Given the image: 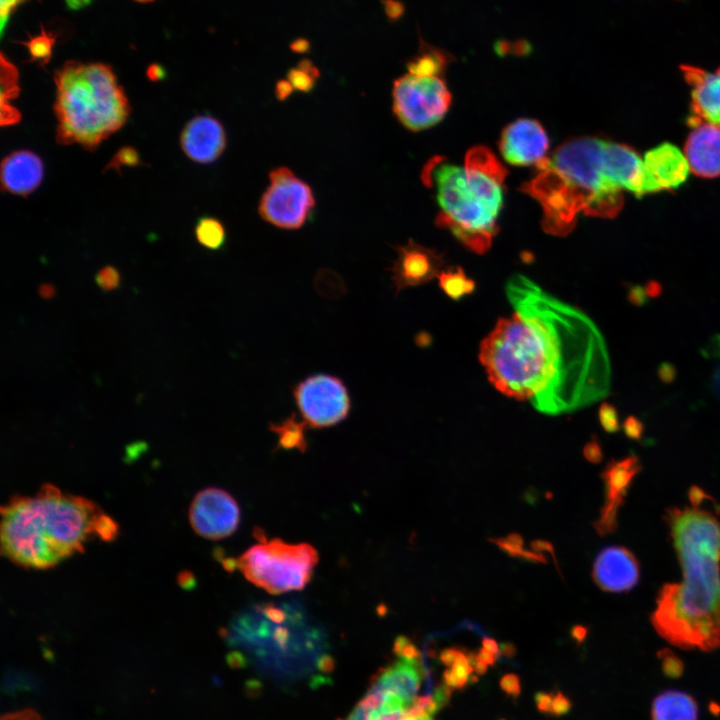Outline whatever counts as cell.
I'll list each match as a JSON object with an SVG mask.
<instances>
[{
  "mask_svg": "<svg viewBox=\"0 0 720 720\" xmlns=\"http://www.w3.org/2000/svg\"><path fill=\"white\" fill-rule=\"evenodd\" d=\"M505 292L513 312L499 318L479 346L495 389L553 416L604 398L610 363L591 319L523 275H513Z\"/></svg>",
  "mask_w": 720,
  "mask_h": 720,
  "instance_id": "1",
  "label": "cell"
},
{
  "mask_svg": "<svg viewBox=\"0 0 720 720\" xmlns=\"http://www.w3.org/2000/svg\"><path fill=\"white\" fill-rule=\"evenodd\" d=\"M540 173L521 190L542 206L546 232L565 236L576 216L615 217L623 191L642 196V158L630 146L596 137H578L558 146L536 164Z\"/></svg>",
  "mask_w": 720,
  "mask_h": 720,
  "instance_id": "2",
  "label": "cell"
},
{
  "mask_svg": "<svg viewBox=\"0 0 720 720\" xmlns=\"http://www.w3.org/2000/svg\"><path fill=\"white\" fill-rule=\"evenodd\" d=\"M683 579L659 590L651 622L682 649L720 647V520L707 510L671 508L665 516Z\"/></svg>",
  "mask_w": 720,
  "mask_h": 720,
  "instance_id": "3",
  "label": "cell"
},
{
  "mask_svg": "<svg viewBox=\"0 0 720 720\" xmlns=\"http://www.w3.org/2000/svg\"><path fill=\"white\" fill-rule=\"evenodd\" d=\"M118 524L96 503L46 483L32 496L17 495L1 508L2 554L16 565L47 569L83 552L92 538L110 542Z\"/></svg>",
  "mask_w": 720,
  "mask_h": 720,
  "instance_id": "4",
  "label": "cell"
},
{
  "mask_svg": "<svg viewBox=\"0 0 720 720\" xmlns=\"http://www.w3.org/2000/svg\"><path fill=\"white\" fill-rule=\"evenodd\" d=\"M54 82L58 144L94 151L126 123L129 100L109 65L68 61Z\"/></svg>",
  "mask_w": 720,
  "mask_h": 720,
  "instance_id": "5",
  "label": "cell"
},
{
  "mask_svg": "<svg viewBox=\"0 0 720 720\" xmlns=\"http://www.w3.org/2000/svg\"><path fill=\"white\" fill-rule=\"evenodd\" d=\"M426 185L435 183L442 211L436 218L439 226L449 228L467 248L485 253L496 234V216L482 203L469 186L464 168L441 164L432 159L423 169Z\"/></svg>",
  "mask_w": 720,
  "mask_h": 720,
  "instance_id": "6",
  "label": "cell"
},
{
  "mask_svg": "<svg viewBox=\"0 0 720 720\" xmlns=\"http://www.w3.org/2000/svg\"><path fill=\"white\" fill-rule=\"evenodd\" d=\"M318 559L310 544H290L276 538L252 546L236 560L237 569L249 582L268 593L281 594L302 590Z\"/></svg>",
  "mask_w": 720,
  "mask_h": 720,
  "instance_id": "7",
  "label": "cell"
},
{
  "mask_svg": "<svg viewBox=\"0 0 720 720\" xmlns=\"http://www.w3.org/2000/svg\"><path fill=\"white\" fill-rule=\"evenodd\" d=\"M451 94L442 75L406 73L392 88V109L398 121L411 131L434 126L443 119Z\"/></svg>",
  "mask_w": 720,
  "mask_h": 720,
  "instance_id": "8",
  "label": "cell"
},
{
  "mask_svg": "<svg viewBox=\"0 0 720 720\" xmlns=\"http://www.w3.org/2000/svg\"><path fill=\"white\" fill-rule=\"evenodd\" d=\"M269 181L258 204L260 217L281 229L302 227L315 207L311 186L284 166L271 170Z\"/></svg>",
  "mask_w": 720,
  "mask_h": 720,
  "instance_id": "9",
  "label": "cell"
},
{
  "mask_svg": "<svg viewBox=\"0 0 720 720\" xmlns=\"http://www.w3.org/2000/svg\"><path fill=\"white\" fill-rule=\"evenodd\" d=\"M292 396L308 428L334 427L348 418L352 408L344 381L328 373L305 377L292 387Z\"/></svg>",
  "mask_w": 720,
  "mask_h": 720,
  "instance_id": "10",
  "label": "cell"
},
{
  "mask_svg": "<svg viewBox=\"0 0 720 720\" xmlns=\"http://www.w3.org/2000/svg\"><path fill=\"white\" fill-rule=\"evenodd\" d=\"M192 529L211 540L232 535L240 523V509L236 500L223 489L209 487L199 491L189 508Z\"/></svg>",
  "mask_w": 720,
  "mask_h": 720,
  "instance_id": "11",
  "label": "cell"
},
{
  "mask_svg": "<svg viewBox=\"0 0 720 720\" xmlns=\"http://www.w3.org/2000/svg\"><path fill=\"white\" fill-rule=\"evenodd\" d=\"M467 182L487 209L497 217L503 205L505 167L485 146L471 148L465 156Z\"/></svg>",
  "mask_w": 720,
  "mask_h": 720,
  "instance_id": "12",
  "label": "cell"
},
{
  "mask_svg": "<svg viewBox=\"0 0 720 720\" xmlns=\"http://www.w3.org/2000/svg\"><path fill=\"white\" fill-rule=\"evenodd\" d=\"M689 171L684 152L671 143L659 144L642 158V196L680 187Z\"/></svg>",
  "mask_w": 720,
  "mask_h": 720,
  "instance_id": "13",
  "label": "cell"
},
{
  "mask_svg": "<svg viewBox=\"0 0 720 720\" xmlns=\"http://www.w3.org/2000/svg\"><path fill=\"white\" fill-rule=\"evenodd\" d=\"M641 464L635 455L621 460L610 461L601 473L605 485V502L599 518L593 523L600 536L613 533L617 529L619 508L623 505L633 479L639 473Z\"/></svg>",
  "mask_w": 720,
  "mask_h": 720,
  "instance_id": "14",
  "label": "cell"
},
{
  "mask_svg": "<svg viewBox=\"0 0 720 720\" xmlns=\"http://www.w3.org/2000/svg\"><path fill=\"white\" fill-rule=\"evenodd\" d=\"M396 250L397 258L389 268L395 295L407 287L419 286L437 277L445 263L442 254L415 243L412 239L407 244L396 247Z\"/></svg>",
  "mask_w": 720,
  "mask_h": 720,
  "instance_id": "15",
  "label": "cell"
},
{
  "mask_svg": "<svg viewBox=\"0 0 720 720\" xmlns=\"http://www.w3.org/2000/svg\"><path fill=\"white\" fill-rule=\"evenodd\" d=\"M549 147L542 125L532 119H518L506 126L501 134L499 148L503 158L515 166L537 164Z\"/></svg>",
  "mask_w": 720,
  "mask_h": 720,
  "instance_id": "16",
  "label": "cell"
},
{
  "mask_svg": "<svg viewBox=\"0 0 720 720\" xmlns=\"http://www.w3.org/2000/svg\"><path fill=\"white\" fill-rule=\"evenodd\" d=\"M226 131L222 123L211 115H197L190 119L180 134V146L192 161L209 164L225 151Z\"/></svg>",
  "mask_w": 720,
  "mask_h": 720,
  "instance_id": "17",
  "label": "cell"
},
{
  "mask_svg": "<svg viewBox=\"0 0 720 720\" xmlns=\"http://www.w3.org/2000/svg\"><path fill=\"white\" fill-rule=\"evenodd\" d=\"M680 70L691 92L689 126L709 123L720 128V66L713 72L691 65Z\"/></svg>",
  "mask_w": 720,
  "mask_h": 720,
  "instance_id": "18",
  "label": "cell"
},
{
  "mask_svg": "<svg viewBox=\"0 0 720 720\" xmlns=\"http://www.w3.org/2000/svg\"><path fill=\"white\" fill-rule=\"evenodd\" d=\"M640 577L636 556L626 547L603 548L593 563L592 578L606 592H625L634 588Z\"/></svg>",
  "mask_w": 720,
  "mask_h": 720,
  "instance_id": "19",
  "label": "cell"
},
{
  "mask_svg": "<svg viewBox=\"0 0 720 720\" xmlns=\"http://www.w3.org/2000/svg\"><path fill=\"white\" fill-rule=\"evenodd\" d=\"M43 177V161L33 151H13L1 162V186L11 194L27 197L40 186Z\"/></svg>",
  "mask_w": 720,
  "mask_h": 720,
  "instance_id": "20",
  "label": "cell"
},
{
  "mask_svg": "<svg viewBox=\"0 0 720 720\" xmlns=\"http://www.w3.org/2000/svg\"><path fill=\"white\" fill-rule=\"evenodd\" d=\"M684 154L690 171L703 178L720 176V128L699 123L692 127Z\"/></svg>",
  "mask_w": 720,
  "mask_h": 720,
  "instance_id": "21",
  "label": "cell"
},
{
  "mask_svg": "<svg viewBox=\"0 0 720 720\" xmlns=\"http://www.w3.org/2000/svg\"><path fill=\"white\" fill-rule=\"evenodd\" d=\"M411 708L401 696L373 681L344 720H406Z\"/></svg>",
  "mask_w": 720,
  "mask_h": 720,
  "instance_id": "22",
  "label": "cell"
},
{
  "mask_svg": "<svg viewBox=\"0 0 720 720\" xmlns=\"http://www.w3.org/2000/svg\"><path fill=\"white\" fill-rule=\"evenodd\" d=\"M696 700L686 692L666 690L652 701L651 720H698Z\"/></svg>",
  "mask_w": 720,
  "mask_h": 720,
  "instance_id": "23",
  "label": "cell"
},
{
  "mask_svg": "<svg viewBox=\"0 0 720 720\" xmlns=\"http://www.w3.org/2000/svg\"><path fill=\"white\" fill-rule=\"evenodd\" d=\"M307 429L306 422L299 419L295 412L281 422L268 424V430L277 436L275 450H298L300 453H305L308 447Z\"/></svg>",
  "mask_w": 720,
  "mask_h": 720,
  "instance_id": "24",
  "label": "cell"
},
{
  "mask_svg": "<svg viewBox=\"0 0 720 720\" xmlns=\"http://www.w3.org/2000/svg\"><path fill=\"white\" fill-rule=\"evenodd\" d=\"M1 125H15L21 120L19 110L11 104L20 91L17 68L1 55Z\"/></svg>",
  "mask_w": 720,
  "mask_h": 720,
  "instance_id": "25",
  "label": "cell"
},
{
  "mask_svg": "<svg viewBox=\"0 0 720 720\" xmlns=\"http://www.w3.org/2000/svg\"><path fill=\"white\" fill-rule=\"evenodd\" d=\"M437 278L440 289L455 301L472 294L476 288L474 280L469 278L461 267L442 270Z\"/></svg>",
  "mask_w": 720,
  "mask_h": 720,
  "instance_id": "26",
  "label": "cell"
},
{
  "mask_svg": "<svg viewBox=\"0 0 720 720\" xmlns=\"http://www.w3.org/2000/svg\"><path fill=\"white\" fill-rule=\"evenodd\" d=\"M195 237L200 245L209 250H219L226 243L223 223L211 216L199 217L195 225Z\"/></svg>",
  "mask_w": 720,
  "mask_h": 720,
  "instance_id": "27",
  "label": "cell"
},
{
  "mask_svg": "<svg viewBox=\"0 0 720 720\" xmlns=\"http://www.w3.org/2000/svg\"><path fill=\"white\" fill-rule=\"evenodd\" d=\"M448 64L446 55L437 49H423L408 64L409 73L417 75H444Z\"/></svg>",
  "mask_w": 720,
  "mask_h": 720,
  "instance_id": "28",
  "label": "cell"
},
{
  "mask_svg": "<svg viewBox=\"0 0 720 720\" xmlns=\"http://www.w3.org/2000/svg\"><path fill=\"white\" fill-rule=\"evenodd\" d=\"M319 77V71L309 61H302L287 73V79L295 90L310 92Z\"/></svg>",
  "mask_w": 720,
  "mask_h": 720,
  "instance_id": "29",
  "label": "cell"
},
{
  "mask_svg": "<svg viewBox=\"0 0 720 720\" xmlns=\"http://www.w3.org/2000/svg\"><path fill=\"white\" fill-rule=\"evenodd\" d=\"M54 43V37L43 31L41 34L30 38V40L25 42L24 45L27 46L31 60L44 65L51 58Z\"/></svg>",
  "mask_w": 720,
  "mask_h": 720,
  "instance_id": "30",
  "label": "cell"
},
{
  "mask_svg": "<svg viewBox=\"0 0 720 720\" xmlns=\"http://www.w3.org/2000/svg\"><path fill=\"white\" fill-rule=\"evenodd\" d=\"M143 165L138 151L132 146H123L120 148L111 160L104 167L103 172L107 170H116L121 173L122 167H135Z\"/></svg>",
  "mask_w": 720,
  "mask_h": 720,
  "instance_id": "31",
  "label": "cell"
},
{
  "mask_svg": "<svg viewBox=\"0 0 720 720\" xmlns=\"http://www.w3.org/2000/svg\"><path fill=\"white\" fill-rule=\"evenodd\" d=\"M657 656L661 662L662 672L666 677L677 679L683 674L684 664L682 660L670 649H661L658 651Z\"/></svg>",
  "mask_w": 720,
  "mask_h": 720,
  "instance_id": "32",
  "label": "cell"
},
{
  "mask_svg": "<svg viewBox=\"0 0 720 720\" xmlns=\"http://www.w3.org/2000/svg\"><path fill=\"white\" fill-rule=\"evenodd\" d=\"M489 540L511 557L522 559L525 550L523 549L524 541L521 535L511 533L504 538H491Z\"/></svg>",
  "mask_w": 720,
  "mask_h": 720,
  "instance_id": "33",
  "label": "cell"
},
{
  "mask_svg": "<svg viewBox=\"0 0 720 720\" xmlns=\"http://www.w3.org/2000/svg\"><path fill=\"white\" fill-rule=\"evenodd\" d=\"M598 417L602 428L609 433L617 432L620 428L617 409L610 403L604 402L598 410Z\"/></svg>",
  "mask_w": 720,
  "mask_h": 720,
  "instance_id": "34",
  "label": "cell"
},
{
  "mask_svg": "<svg viewBox=\"0 0 720 720\" xmlns=\"http://www.w3.org/2000/svg\"><path fill=\"white\" fill-rule=\"evenodd\" d=\"M95 281L104 291L116 289L120 284L119 271L113 266H105L98 271Z\"/></svg>",
  "mask_w": 720,
  "mask_h": 720,
  "instance_id": "35",
  "label": "cell"
},
{
  "mask_svg": "<svg viewBox=\"0 0 720 720\" xmlns=\"http://www.w3.org/2000/svg\"><path fill=\"white\" fill-rule=\"evenodd\" d=\"M500 688L509 696H519L521 692L519 677L511 673L504 675L500 680Z\"/></svg>",
  "mask_w": 720,
  "mask_h": 720,
  "instance_id": "36",
  "label": "cell"
},
{
  "mask_svg": "<svg viewBox=\"0 0 720 720\" xmlns=\"http://www.w3.org/2000/svg\"><path fill=\"white\" fill-rule=\"evenodd\" d=\"M572 707L570 699L562 692H558L553 696L551 714L554 716H562L567 714Z\"/></svg>",
  "mask_w": 720,
  "mask_h": 720,
  "instance_id": "37",
  "label": "cell"
},
{
  "mask_svg": "<svg viewBox=\"0 0 720 720\" xmlns=\"http://www.w3.org/2000/svg\"><path fill=\"white\" fill-rule=\"evenodd\" d=\"M26 1L28 0H0V24L2 34L11 14L16 10V8H18L19 5Z\"/></svg>",
  "mask_w": 720,
  "mask_h": 720,
  "instance_id": "38",
  "label": "cell"
},
{
  "mask_svg": "<svg viewBox=\"0 0 720 720\" xmlns=\"http://www.w3.org/2000/svg\"><path fill=\"white\" fill-rule=\"evenodd\" d=\"M583 455L590 463L597 464L602 460V449L598 440L594 436L584 446Z\"/></svg>",
  "mask_w": 720,
  "mask_h": 720,
  "instance_id": "39",
  "label": "cell"
},
{
  "mask_svg": "<svg viewBox=\"0 0 720 720\" xmlns=\"http://www.w3.org/2000/svg\"><path fill=\"white\" fill-rule=\"evenodd\" d=\"M625 435L633 440H639L643 434V424L634 416H629L623 424Z\"/></svg>",
  "mask_w": 720,
  "mask_h": 720,
  "instance_id": "40",
  "label": "cell"
},
{
  "mask_svg": "<svg viewBox=\"0 0 720 720\" xmlns=\"http://www.w3.org/2000/svg\"><path fill=\"white\" fill-rule=\"evenodd\" d=\"M1 720H43L42 717L32 709H23L9 712L2 716Z\"/></svg>",
  "mask_w": 720,
  "mask_h": 720,
  "instance_id": "41",
  "label": "cell"
},
{
  "mask_svg": "<svg viewBox=\"0 0 720 720\" xmlns=\"http://www.w3.org/2000/svg\"><path fill=\"white\" fill-rule=\"evenodd\" d=\"M464 653L465 651L463 649L454 647L445 648L440 651L439 660L446 666H452Z\"/></svg>",
  "mask_w": 720,
  "mask_h": 720,
  "instance_id": "42",
  "label": "cell"
},
{
  "mask_svg": "<svg viewBox=\"0 0 720 720\" xmlns=\"http://www.w3.org/2000/svg\"><path fill=\"white\" fill-rule=\"evenodd\" d=\"M553 694L547 692H537L535 694V703L539 712L551 713Z\"/></svg>",
  "mask_w": 720,
  "mask_h": 720,
  "instance_id": "43",
  "label": "cell"
},
{
  "mask_svg": "<svg viewBox=\"0 0 720 720\" xmlns=\"http://www.w3.org/2000/svg\"><path fill=\"white\" fill-rule=\"evenodd\" d=\"M530 547L533 551L541 553V554H542V552H549L553 556L554 563H555L557 569L559 570L555 552H554V548L550 542L545 541V540H534L531 542Z\"/></svg>",
  "mask_w": 720,
  "mask_h": 720,
  "instance_id": "44",
  "label": "cell"
},
{
  "mask_svg": "<svg viewBox=\"0 0 720 720\" xmlns=\"http://www.w3.org/2000/svg\"><path fill=\"white\" fill-rule=\"evenodd\" d=\"M293 89L288 80H280L276 84L275 95L278 100L283 101L291 95Z\"/></svg>",
  "mask_w": 720,
  "mask_h": 720,
  "instance_id": "45",
  "label": "cell"
},
{
  "mask_svg": "<svg viewBox=\"0 0 720 720\" xmlns=\"http://www.w3.org/2000/svg\"><path fill=\"white\" fill-rule=\"evenodd\" d=\"M443 681L446 686L451 689L464 688L465 686L459 681V679L450 670H445L443 673Z\"/></svg>",
  "mask_w": 720,
  "mask_h": 720,
  "instance_id": "46",
  "label": "cell"
},
{
  "mask_svg": "<svg viewBox=\"0 0 720 720\" xmlns=\"http://www.w3.org/2000/svg\"><path fill=\"white\" fill-rule=\"evenodd\" d=\"M475 657L477 660L487 664V665H494L496 662V656L492 652L486 650L485 648H480L477 653L475 654Z\"/></svg>",
  "mask_w": 720,
  "mask_h": 720,
  "instance_id": "47",
  "label": "cell"
},
{
  "mask_svg": "<svg viewBox=\"0 0 720 720\" xmlns=\"http://www.w3.org/2000/svg\"><path fill=\"white\" fill-rule=\"evenodd\" d=\"M587 633L588 629L583 625H574L571 629V636L578 644L585 640Z\"/></svg>",
  "mask_w": 720,
  "mask_h": 720,
  "instance_id": "48",
  "label": "cell"
},
{
  "mask_svg": "<svg viewBox=\"0 0 720 720\" xmlns=\"http://www.w3.org/2000/svg\"><path fill=\"white\" fill-rule=\"evenodd\" d=\"M147 76L151 81L162 80L165 76V71L159 65H150L147 69Z\"/></svg>",
  "mask_w": 720,
  "mask_h": 720,
  "instance_id": "49",
  "label": "cell"
},
{
  "mask_svg": "<svg viewBox=\"0 0 720 720\" xmlns=\"http://www.w3.org/2000/svg\"><path fill=\"white\" fill-rule=\"evenodd\" d=\"M482 647L485 648L486 650L492 652L496 656L500 655V646H498L497 641L493 638L483 637Z\"/></svg>",
  "mask_w": 720,
  "mask_h": 720,
  "instance_id": "50",
  "label": "cell"
},
{
  "mask_svg": "<svg viewBox=\"0 0 720 720\" xmlns=\"http://www.w3.org/2000/svg\"><path fill=\"white\" fill-rule=\"evenodd\" d=\"M516 654V647L511 642H504L500 645V655L512 658Z\"/></svg>",
  "mask_w": 720,
  "mask_h": 720,
  "instance_id": "51",
  "label": "cell"
},
{
  "mask_svg": "<svg viewBox=\"0 0 720 720\" xmlns=\"http://www.w3.org/2000/svg\"><path fill=\"white\" fill-rule=\"evenodd\" d=\"M91 0H66L67 5L72 9H79L89 4Z\"/></svg>",
  "mask_w": 720,
  "mask_h": 720,
  "instance_id": "52",
  "label": "cell"
},
{
  "mask_svg": "<svg viewBox=\"0 0 720 720\" xmlns=\"http://www.w3.org/2000/svg\"><path fill=\"white\" fill-rule=\"evenodd\" d=\"M473 669L477 674L483 675L487 672L488 665L476 659Z\"/></svg>",
  "mask_w": 720,
  "mask_h": 720,
  "instance_id": "53",
  "label": "cell"
},
{
  "mask_svg": "<svg viewBox=\"0 0 720 720\" xmlns=\"http://www.w3.org/2000/svg\"><path fill=\"white\" fill-rule=\"evenodd\" d=\"M40 294L42 297L49 298L54 294V287L49 284L42 285L40 287Z\"/></svg>",
  "mask_w": 720,
  "mask_h": 720,
  "instance_id": "54",
  "label": "cell"
},
{
  "mask_svg": "<svg viewBox=\"0 0 720 720\" xmlns=\"http://www.w3.org/2000/svg\"><path fill=\"white\" fill-rule=\"evenodd\" d=\"M406 720H431V718H430V716H427V717L407 718Z\"/></svg>",
  "mask_w": 720,
  "mask_h": 720,
  "instance_id": "55",
  "label": "cell"
},
{
  "mask_svg": "<svg viewBox=\"0 0 720 720\" xmlns=\"http://www.w3.org/2000/svg\"><path fill=\"white\" fill-rule=\"evenodd\" d=\"M135 1L146 3V2H151L153 0H135Z\"/></svg>",
  "mask_w": 720,
  "mask_h": 720,
  "instance_id": "56",
  "label": "cell"
},
{
  "mask_svg": "<svg viewBox=\"0 0 720 720\" xmlns=\"http://www.w3.org/2000/svg\"><path fill=\"white\" fill-rule=\"evenodd\" d=\"M501 720H505V719H501Z\"/></svg>",
  "mask_w": 720,
  "mask_h": 720,
  "instance_id": "57",
  "label": "cell"
}]
</instances>
